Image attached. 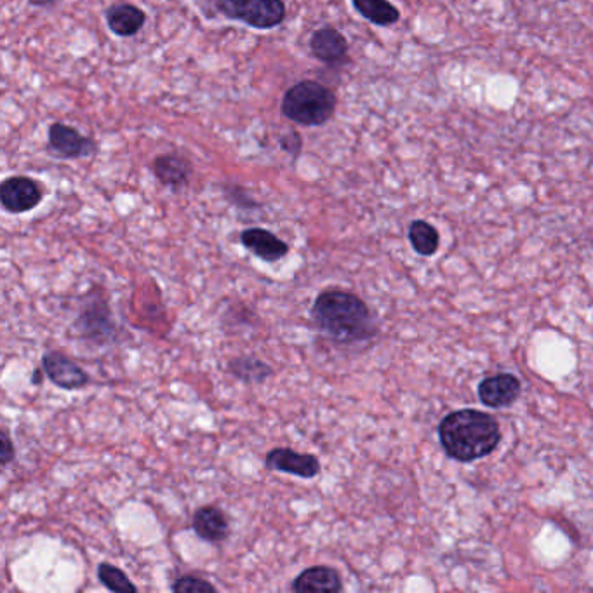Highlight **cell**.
<instances>
[{
    "label": "cell",
    "instance_id": "obj_3",
    "mask_svg": "<svg viewBox=\"0 0 593 593\" xmlns=\"http://www.w3.org/2000/svg\"><path fill=\"white\" fill-rule=\"evenodd\" d=\"M280 110L284 117L301 126H320L336 110V96L317 80H301L287 91Z\"/></svg>",
    "mask_w": 593,
    "mask_h": 593
},
{
    "label": "cell",
    "instance_id": "obj_2",
    "mask_svg": "<svg viewBox=\"0 0 593 593\" xmlns=\"http://www.w3.org/2000/svg\"><path fill=\"white\" fill-rule=\"evenodd\" d=\"M440 444L453 460H480L493 453L501 440L500 425L491 414L461 409L447 414L439 425Z\"/></svg>",
    "mask_w": 593,
    "mask_h": 593
},
{
    "label": "cell",
    "instance_id": "obj_6",
    "mask_svg": "<svg viewBox=\"0 0 593 593\" xmlns=\"http://www.w3.org/2000/svg\"><path fill=\"white\" fill-rule=\"evenodd\" d=\"M42 200V188L27 176L7 178L0 187V202L7 213L21 214L32 211Z\"/></svg>",
    "mask_w": 593,
    "mask_h": 593
},
{
    "label": "cell",
    "instance_id": "obj_17",
    "mask_svg": "<svg viewBox=\"0 0 593 593\" xmlns=\"http://www.w3.org/2000/svg\"><path fill=\"white\" fill-rule=\"evenodd\" d=\"M228 373L247 385H260L274 376V369L265 360L253 355H242L228 362Z\"/></svg>",
    "mask_w": 593,
    "mask_h": 593
},
{
    "label": "cell",
    "instance_id": "obj_19",
    "mask_svg": "<svg viewBox=\"0 0 593 593\" xmlns=\"http://www.w3.org/2000/svg\"><path fill=\"white\" fill-rule=\"evenodd\" d=\"M409 240L414 251L421 256H434L439 249V232L427 221L416 220L411 223Z\"/></svg>",
    "mask_w": 593,
    "mask_h": 593
},
{
    "label": "cell",
    "instance_id": "obj_14",
    "mask_svg": "<svg viewBox=\"0 0 593 593\" xmlns=\"http://www.w3.org/2000/svg\"><path fill=\"white\" fill-rule=\"evenodd\" d=\"M291 590L296 593H338L343 590V583L340 574L333 567L314 566L296 576Z\"/></svg>",
    "mask_w": 593,
    "mask_h": 593
},
{
    "label": "cell",
    "instance_id": "obj_24",
    "mask_svg": "<svg viewBox=\"0 0 593 593\" xmlns=\"http://www.w3.org/2000/svg\"><path fill=\"white\" fill-rule=\"evenodd\" d=\"M32 383L40 385L42 383V369H35L34 376H32Z\"/></svg>",
    "mask_w": 593,
    "mask_h": 593
},
{
    "label": "cell",
    "instance_id": "obj_7",
    "mask_svg": "<svg viewBox=\"0 0 593 593\" xmlns=\"http://www.w3.org/2000/svg\"><path fill=\"white\" fill-rule=\"evenodd\" d=\"M42 369L54 385L63 390H80L89 385V374L82 367L61 352H47L42 357Z\"/></svg>",
    "mask_w": 593,
    "mask_h": 593
},
{
    "label": "cell",
    "instance_id": "obj_13",
    "mask_svg": "<svg viewBox=\"0 0 593 593\" xmlns=\"http://www.w3.org/2000/svg\"><path fill=\"white\" fill-rule=\"evenodd\" d=\"M310 51L322 63L338 65L347 58L348 42L336 28L322 27L312 35Z\"/></svg>",
    "mask_w": 593,
    "mask_h": 593
},
{
    "label": "cell",
    "instance_id": "obj_12",
    "mask_svg": "<svg viewBox=\"0 0 593 593\" xmlns=\"http://www.w3.org/2000/svg\"><path fill=\"white\" fill-rule=\"evenodd\" d=\"M192 527L200 540L207 543H223L230 534V522L221 508L214 505L200 507L192 519Z\"/></svg>",
    "mask_w": 593,
    "mask_h": 593
},
{
    "label": "cell",
    "instance_id": "obj_20",
    "mask_svg": "<svg viewBox=\"0 0 593 593\" xmlns=\"http://www.w3.org/2000/svg\"><path fill=\"white\" fill-rule=\"evenodd\" d=\"M98 580L110 592H138V587L129 580V576L110 562H101L98 566Z\"/></svg>",
    "mask_w": 593,
    "mask_h": 593
},
{
    "label": "cell",
    "instance_id": "obj_1",
    "mask_svg": "<svg viewBox=\"0 0 593 593\" xmlns=\"http://www.w3.org/2000/svg\"><path fill=\"white\" fill-rule=\"evenodd\" d=\"M312 319L320 333L343 345L362 343L376 336L369 307L359 296L341 289H329L315 298Z\"/></svg>",
    "mask_w": 593,
    "mask_h": 593
},
{
    "label": "cell",
    "instance_id": "obj_16",
    "mask_svg": "<svg viewBox=\"0 0 593 593\" xmlns=\"http://www.w3.org/2000/svg\"><path fill=\"white\" fill-rule=\"evenodd\" d=\"M107 21L108 27L115 35L133 37L143 28L147 16L140 7L133 6V4H117V6L108 9Z\"/></svg>",
    "mask_w": 593,
    "mask_h": 593
},
{
    "label": "cell",
    "instance_id": "obj_5",
    "mask_svg": "<svg viewBox=\"0 0 593 593\" xmlns=\"http://www.w3.org/2000/svg\"><path fill=\"white\" fill-rule=\"evenodd\" d=\"M265 467L280 474L300 479H315L320 474V461L310 453H298L291 447H275L265 456Z\"/></svg>",
    "mask_w": 593,
    "mask_h": 593
},
{
    "label": "cell",
    "instance_id": "obj_21",
    "mask_svg": "<svg viewBox=\"0 0 593 593\" xmlns=\"http://www.w3.org/2000/svg\"><path fill=\"white\" fill-rule=\"evenodd\" d=\"M171 590L176 593L216 592V587L211 581L202 580L199 576H192V574H185L174 581Z\"/></svg>",
    "mask_w": 593,
    "mask_h": 593
},
{
    "label": "cell",
    "instance_id": "obj_23",
    "mask_svg": "<svg viewBox=\"0 0 593 593\" xmlns=\"http://www.w3.org/2000/svg\"><path fill=\"white\" fill-rule=\"evenodd\" d=\"M279 145L284 152H287L289 155H300L301 148H303V141H301L300 134L296 133V131H289V133L284 134L282 138L279 140Z\"/></svg>",
    "mask_w": 593,
    "mask_h": 593
},
{
    "label": "cell",
    "instance_id": "obj_10",
    "mask_svg": "<svg viewBox=\"0 0 593 593\" xmlns=\"http://www.w3.org/2000/svg\"><path fill=\"white\" fill-rule=\"evenodd\" d=\"M520 381L514 374H496L479 385V399L487 407H507L519 399Z\"/></svg>",
    "mask_w": 593,
    "mask_h": 593
},
{
    "label": "cell",
    "instance_id": "obj_18",
    "mask_svg": "<svg viewBox=\"0 0 593 593\" xmlns=\"http://www.w3.org/2000/svg\"><path fill=\"white\" fill-rule=\"evenodd\" d=\"M355 11L378 27H390L400 18L399 9L388 0H352Z\"/></svg>",
    "mask_w": 593,
    "mask_h": 593
},
{
    "label": "cell",
    "instance_id": "obj_15",
    "mask_svg": "<svg viewBox=\"0 0 593 593\" xmlns=\"http://www.w3.org/2000/svg\"><path fill=\"white\" fill-rule=\"evenodd\" d=\"M152 169H154L157 180L173 190L187 187L190 176H192V164L180 155H160L154 160Z\"/></svg>",
    "mask_w": 593,
    "mask_h": 593
},
{
    "label": "cell",
    "instance_id": "obj_4",
    "mask_svg": "<svg viewBox=\"0 0 593 593\" xmlns=\"http://www.w3.org/2000/svg\"><path fill=\"white\" fill-rule=\"evenodd\" d=\"M216 7L230 20L242 21L258 30L277 27L286 16L282 0H216Z\"/></svg>",
    "mask_w": 593,
    "mask_h": 593
},
{
    "label": "cell",
    "instance_id": "obj_9",
    "mask_svg": "<svg viewBox=\"0 0 593 593\" xmlns=\"http://www.w3.org/2000/svg\"><path fill=\"white\" fill-rule=\"evenodd\" d=\"M240 242L265 263H275L289 254L287 242L265 228H247L240 234Z\"/></svg>",
    "mask_w": 593,
    "mask_h": 593
},
{
    "label": "cell",
    "instance_id": "obj_11",
    "mask_svg": "<svg viewBox=\"0 0 593 593\" xmlns=\"http://www.w3.org/2000/svg\"><path fill=\"white\" fill-rule=\"evenodd\" d=\"M77 327L86 338L94 341H107L114 333V322L110 317L108 305L103 300H93L82 308Z\"/></svg>",
    "mask_w": 593,
    "mask_h": 593
},
{
    "label": "cell",
    "instance_id": "obj_22",
    "mask_svg": "<svg viewBox=\"0 0 593 593\" xmlns=\"http://www.w3.org/2000/svg\"><path fill=\"white\" fill-rule=\"evenodd\" d=\"M14 458H16V449H14L13 440L4 428L0 435V467L6 468L11 461H14Z\"/></svg>",
    "mask_w": 593,
    "mask_h": 593
},
{
    "label": "cell",
    "instance_id": "obj_8",
    "mask_svg": "<svg viewBox=\"0 0 593 593\" xmlns=\"http://www.w3.org/2000/svg\"><path fill=\"white\" fill-rule=\"evenodd\" d=\"M49 148L63 159H79L96 154V143L75 129L56 122L49 127Z\"/></svg>",
    "mask_w": 593,
    "mask_h": 593
}]
</instances>
